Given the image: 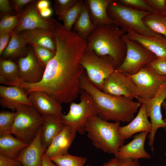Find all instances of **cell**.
<instances>
[{"label":"cell","instance_id":"40","mask_svg":"<svg viewBox=\"0 0 166 166\" xmlns=\"http://www.w3.org/2000/svg\"><path fill=\"white\" fill-rule=\"evenodd\" d=\"M35 2L33 0H13L11 1L12 7L16 12V14L20 15L21 14L20 10L25 6L32 3Z\"/></svg>","mask_w":166,"mask_h":166},{"label":"cell","instance_id":"19","mask_svg":"<svg viewBox=\"0 0 166 166\" xmlns=\"http://www.w3.org/2000/svg\"><path fill=\"white\" fill-rule=\"evenodd\" d=\"M42 126L33 140L24 148L16 159L23 166H42V156L46 149L41 140Z\"/></svg>","mask_w":166,"mask_h":166},{"label":"cell","instance_id":"2","mask_svg":"<svg viewBox=\"0 0 166 166\" xmlns=\"http://www.w3.org/2000/svg\"><path fill=\"white\" fill-rule=\"evenodd\" d=\"M80 85L81 89L93 97L97 116L105 121L130 122L141 106L133 99L110 95L98 89L89 81L85 72L81 77Z\"/></svg>","mask_w":166,"mask_h":166},{"label":"cell","instance_id":"50","mask_svg":"<svg viewBox=\"0 0 166 166\" xmlns=\"http://www.w3.org/2000/svg\"><path fill=\"white\" fill-rule=\"evenodd\" d=\"M164 128L166 130V127Z\"/></svg>","mask_w":166,"mask_h":166},{"label":"cell","instance_id":"12","mask_svg":"<svg viewBox=\"0 0 166 166\" xmlns=\"http://www.w3.org/2000/svg\"><path fill=\"white\" fill-rule=\"evenodd\" d=\"M101 90L110 95L132 99L140 96L136 85L128 75L116 69L105 79Z\"/></svg>","mask_w":166,"mask_h":166},{"label":"cell","instance_id":"26","mask_svg":"<svg viewBox=\"0 0 166 166\" xmlns=\"http://www.w3.org/2000/svg\"><path fill=\"white\" fill-rule=\"evenodd\" d=\"M28 43L21 33L13 31L9 43L2 55L3 58H19L25 56L28 51L26 48Z\"/></svg>","mask_w":166,"mask_h":166},{"label":"cell","instance_id":"10","mask_svg":"<svg viewBox=\"0 0 166 166\" xmlns=\"http://www.w3.org/2000/svg\"><path fill=\"white\" fill-rule=\"evenodd\" d=\"M166 98V83L162 85L152 98L146 99L138 97L136 99L141 104H144L147 116L150 118L152 128L148 137V145L152 152L154 151L153 143L155 134L157 130L166 127V122L162 118L161 111L162 104Z\"/></svg>","mask_w":166,"mask_h":166},{"label":"cell","instance_id":"28","mask_svg":"<svg viewBox=\"0 0 166 166\" xmlns=\"http://www.w3.org/2000/svg\"><path fill=\"white\" fill-rule=\"evenodd\" d=\"M21 82L17 64L9 59L1 58L0 83L10 86Z\"/></svg>","mask_w":166,"mask_h":166},{"label":"cell","instance_id":"31","mask_svg":"<svg viewBox=\"0 0 166 166\" xmlns=\"http://www.w3.org/2000/svg\"><path fill=\"white\" fill-rule=\"evenodd\" d=\"M49 158L58 166H84L87 160L85 157L72 155L69 153Z\"/></svg>","mask_w":166,"mask_h":166},{"label":"cell","instance_id":"4","mask_svg":"<svg viewBox=\"0 0 166 166\" xmlns=\"http://www.w3.org/2000/svg\"><path fill=\"white\" fill-rule=\"evenodd\" d=\"M120 126V122H109L95 115L88 118L85 130L95 148L115 156L124 141L119 133Z\"/></svg>","mask_w":166,"mask_h":166},{"label":"cell","instance_id":"1","mask_svg":"<svg viewBox=\"0 0 166 166\" xmlns=\"http://www.w3.org/2000/svg\"><path fill=\"white\" fill-rule=\"evenodd\" d=\"M55 35V54L46 66L41 81L34 84L21 82L16 85L22 88L28 94L32 91H42L61 104L68 103L80 94V79L85 72L80 61L87 43L73 30H66L58 22Z\"/></svg>","mask_w":166,"mask_h":166},{"label":"cell","instance_id":"14","mask_svg":"<svg viewBox=\"0 0 166 166\" xmlns=\"http://www.w3.org/2000/svg\"><path fill=\"white\" fill-rule=\"evenodd\" d=\"M17 64L21 82L34 84L42 79L45 69L39 62L32 49L28 50L25 56L18 58Z\"/></svg>","mask_w":166,"mask_h":166},{"label":"cell","instance_id":"11","mask_svg":"<svg viewBox=\"0 0 166 166\" xmlns=\"http://www.w3.org/2000/svg\"><path fill=\"white\" fill-rule=\"evenodd\" d=\"M127 74L136 85L140 94L139 97L144 99L153 97L166 83V76L157 74L148 65L135 74Z\"/></svg>","mask_w":166,"mask_h":166},{"label":"cell","instance_id":"44","mask_svg":"<svg viewBox=\"0 0 166 166\" xmlns=\"http://www.w3.org/2000/svg\"><path fill=\"white\" fill-rule=\"evenodd\" d=\"M50 2L48 0H40L36 3V6L39 11L49 8Z\"/></svg>","mask_w":166,"mask_h":166},{"label":"cell","instance_id":"51","mask_svg":"<svg viewBox=\"0 0 166 166\" xmlns=\"http://www.w3.org/2000/svg\"><path fill=\"white\" fill-rule=\"evenodd\" d=\"M89 166V165H86V166Z\"/></svg>","mask_w":166,"mask_h":166},{"label":"cell","instance_id":"27","mask_svg":"<svg viewBox=\"0 0 166 166\" xmlns=\"http://www.w3.org/2000/svg\"><path fill=\"white\" fill-rule=\"evenodd\" d=\"M96 27L90 18L88 5L85 0L81 13L73 26V30L80 38L86 40Z\"/></svg>","mask_w":166,"mask_h":166},{"label":"cell","instance_id":"22","mask_svg":"<svg viewBox=\"0 0 166 166\" xmlns=\"http://www.w3.org/2000/svg\"><path fill=\"white\" fill-rule=\"evenodd\" d=\"M20 33L28 43L47 48L55 53V30L39 28L25 30Z\"/></svg>","mask_w":166,"mask_h":166},{"label":"cell","instance_id":"49","mask_svg":"<svg viewBox=\"0 0 166 166\" xmlns=\"http://www.w3.org/2000/svg\"><path fill=\"white\" fill-rule=\"evenodd\" d=\"M164 120L166 122V118L164 119Z\"/></svg>","mask_w":166,"mask_h":166},{"label":"cell","instance_id":"29","mask_svg":"<svg viewBox=\"0 0 166 166\" xmlns=\"http://www.w3.org/2000/svg\"><path fill=\"white\" fill-rule=\"evenodd\" d=\"M143 21L151 31L166 38V13H151L144 17Z\"/></svg>","mask_w":166,"mask_h":166},{"label":"cell","instance_id":"7","mask_svg":"<svg viewBox=\"0 0 166 166\" xmlns=\"http://www.w3.org/2000/svg\"><path fill=\"white\" fill-rule=\"evenodd\" d=\"M91 83L101 90L105 79L116 69L114 59L108 55L99 56L86 49L80 61Z\"/></svg>","mask_w":166,"mask_h":166},{"label":"cell","instance_id":"13","mask_svg":"<svg viewBox=\"0 0 166 166\" xmlns=\"http://www.w3.org/2000/svg\"><path fill=\"white\" fill-rule=\"evenodd\" d=\"M57 22L53 18L42 17L36 3H33L21 13L18 24L13 31L20 33L23 30L39 28L55 30Z\"/></svg>","mask_w":166,"mask_h":166},{"label":"cell","instance_id":"18","mask_svg":"<svg viewBox=\"0 0 166 166\" xmlns=\"http://www.w3.org/2000/svg\"><path fill=\"white\" fill-rule=\"evenodd\" d=\"M33 106L42 115L61 116L63 114L60 103L45 93L34 91L28 93Z\"/></svg>","mask_w":166,"mask_h":166},{"label":"cell","instance_id":"6","mask_svg":"<svg viewBox=\"0 0 166 166\" xmlns=\"http://www.w3.org/2000/svg\"><path fill=\"white\" fill-rule=\"evenodd\" d=\"M42 122V116L34 106L18 105L11 133L30 144L41 128Z\"/></svg>","mask_w":166,"mask_h":166},{"label":"cell","instance_id":"16","mask_svg":"<svg viewBox=\"0 0 166 166\" xmlns=\"http://www.w3.org/2000/svg\"><path fill=\"white\" fill-rule=\"evenodd\" d=\"M149 133L147 132H142L135 135L132 141L120 148L115 156L119 159L138 160L141 158H150L151 156L145 151L144 147L145 141Z\"/></svg>","mask_w":166,"mask_h":166},{"label":"cell","instance_id":"47","mask_svg":"<svg viewBox=\"0 0 166 166\" xmlns=\"http://www.w3.org/2000/svg\"><path fill=\"white\" fill-rule=\"evenodd\" d=\"M41 16L44 18H50L52 14V10L50 7L39 11Z\"/></svg>","mask_w":166,"mask_h":166},{"label":"cell","instance_id":"34","mask_svg":"<svg viewBox=\"0 0 166 166\" xmlns=\"http://www.w3.org/2000/svg\"><path fill=\"white\" fill-rule=\"evenodd\" d=\"M20 15L7 14L2 17L0 22V34L12 32L17 26Z\"/></svg>","mask_w":166,"mask_h":166},{"label":"cell","instance_id":"24","mask_svg":"<svg viewBox=\"0 0 166 166\" xmlns=\"http://www.w3.org/2000/svg\"><path fill=\"white\" fill-rule=\"evenodd\" d=\"M113 0H86L89 15L97 27L113 24L107 14V9Z\"/></svg>","mask_w":166,"mask_h":166},{"label":"cell","instance_id":"9","mask_svg":"<svg viewBox=\"0 0 166 166\" xmlns=\"http://www.w3.org/2000/svg\"><path fill=\"white\" fill-rule=\"evenodd\" d=\"M121 37L126 44V52L122 63L116 69L118 71L134 74L156 58L154 54L138 42L128 39L125 34Z\"/></svg>","mask_w":166,"mask_h":166},{"label":"cell","instance_id":"5","mask_svg":"<svg viewBox=\"0 0 166 166\" xmlns=\"http://www.w3.org/2000/svg\"><path fill=\"white\" fill-rule=\"evenodd\" d=\"M107 12L113 24L126 33L132 31L144 35L162 36L153 32L145 25L143 19L150 12L132 9L114 0L109 6Z\"/></svg>","mask_w":166,"mask_h":166},{"label":"cell","instance_id":"39","mask_svg":"<svg viewBox=\"0 0 166 166\" xmlns=\"http://www.w3.org/2000/svg\"><path fill=\"white\" fill-rule=\"evenodd\" d=\"M12 6L8 0H0V12L2 17L7 14H12Z\"/></svg>","mask_w":166,"mask_h":166},{"label":"cell","instance_id":"43","mask_svg":"<svg viewBox=\"0 0 166 166\" xmlns=\"http://www.w3.org/2000/svg\"><path fill=\"white\" fill-rule=\"evenodd\" d=\"M119 166H141L138 160L130 159H119Z\"/></svg>","mask_w":166,"mask_h":166},{"label":"cell","instance_id":"33","mask_svg":"<svg viewBox=\"0 0 166 166\" xmlns=\"http://www.w3.org/2000/svg\"><path fill=\"white\" fill-rule=\"evenodd\" d=\"M15 112L2 111L0 112V135L11 133Z\"/></svg>","mask_w":166,"mask_h":166},{"label":"cell","instance_id":"37","mask_svg":"<svg viewBox=\"0 0 166 166\" xmlns=\"http://www.w3.org/2000/svg\"><path fill=\"white\" fill-rule=\"evenodd\" d=\"M147 65L157 74L166 76V59L156 58Z\"/></svg>","mask_w":166,"mask_h":166},{"label":"cell","instance_id":"45","mask_svg":"<svg viewBox=\"0 0 166 166\" xmlns=\"http://www.w3.org/2000/svg\"><path fill=\"white\" fill-rule=\"evenodd\" d=\"M42 166H58L51 160L45 154L42 156Z\"/></svg>","mask_w":166,"mask_h":166},{"label":"cell","instance_id":"52","mask_svg":"<svg viewBox=\"0 0 166 166\" xmlns=\"http://www.w3.org/2000/svg\"></svg>","mask_w":166,"mask_h":166},{"label":"cell","instance_id":"38","mask_svg":"<svg viewBox=\"0 0 166 166\" xmlns=\"http://www.w3.org/2000/svg\"><path fill=\"white\" fill-rule=\"evenodd\" d=\"M154 13L163 14L166 13V0H145Z\"/></svg>","mask_w":166,"mask_h":166},{"label":"cell","instance_id":"36","mask_svg":"<svg viewBox=\"0 0 166 166\" xmlns=\"http://www.w3.org/2000/svg\"><path fill=\"white\" fill-rule=\"evenodd\" d=\"M78 0H55L54 8L55 14L58 17L63 15L66 11L76 4Z\"/></svg>","mask_w":166,"mask_h":166},{"label":"cell","instance_id":"25","mask_svg":"<svg viewBox=\"0 0 166 166\" xmlns=\"http://www.w3.org/2000/svg\"><path fill=\"white\" fill-rule=\"evenodd\" d=\"M29 144L14 137L11 133L0 135V155L16 159Z\"/></svg>","mask_w":166,"mask_h":166},{"label":"cell","instance_id":"48","mask_svg":"<svg viewBox=\"0 0 166 166\" xmlns=\"http://www.w3.org/2000/svg\"><path fill=\"white\" fill-rule=\"evenodd\" d=\"M162 107L164 109L165 115L166 116V98L162 104Z\"/></svg>","mask_w":166,"mask_h":166},{"label":"cell","instance_id":"41","mask_svg":"<svg viewBox=\"0 0 166 166\" xmlns=\"http://www.w3.org/2000/svg\"><path fill=\"white\" fill-rule=\"evenodd\" d=\"M12 32L0 34V55H2L10 41Z\"/></svg>","mask_w":166,"mask_h":166},{"label":"cell","instance_id":"21","mask_svg":"<svg viewBox=\"0 0 166 166\" xmlns=\"http://www.w3.org/2000/svg\"><path fill=\"white\" fill-rule=\"evenodd\" d=\"M148 117L145 106L142 104L136 116L128 124L119 127L118 132L120 135L125 140L137 133L144 132L150 133L152 125Z\"/></svg>","mask_w":166,"mask_h":166},{"label":"cell","instance_id":"23","mask_svg":"<svg viewBox=\"0 0 166 166\" xmlns=\"http://www.w3.org/2000/svg\"><path fill=\"white\" fill-rule=\"evenodd\" d=\"M62 115H42L43 122L41 140L43 146L46 149L54 138L66 125L62 121Z\"/></svg>","mask_w":166,"mask_h":166},{"label":"cell","instance_id":"46","mask_svg":"<svg viewBox=\"0 0 166 166\" xmlns=\"http://www.w3.org/2000/svg\"><path fill=\"white\" fill-rule=\"evenodd\" d=\"M102 166H119V159L116 156L104 163Z\"/></svg>","mask_w":166,"mask_h":166},{"label":"cell","instance_id":"17","mask_svg":"<svg viewBox=\"0 0 166 166\" xmlns=\"http://www.w3.org/2000/svg\"><path fill=\"white\" fill-rule=\"evenodd\" d=\"M77 131L69 125H66L54 138L45 154L49 158L66 154L75 139Z\"/></svg>","mask_w":166,"mask_h":166},{"label":"cell","instance_id":"30","mask_svg":"<svg viewBox=\"0 0 166 166\" xmlns=\"http://www.w3.org/2000/svg\"><path fill=\"white\" fill-rule=\"evenodd\" d=\"M84 1L78 0V2L63 15L59 17L60 20L62 21L63 25L65 29L71 30L73 25L77 20L81 12Z\"/></svg>","mask_w":166,"mask_h":166},{"label":"cell","instance_id":"15","mask_svg":"<svg viewBox=\"0 0 166 166\" xmlns=\"http://www.w3.org/2000/svg\"><path fill=\"white\" fill-rule=\"evenodd\" d=\"M0 105L13 112L19 105H33L25 90L16 85L0 86Z\"/></svg>","mask_w":166,"mask_h":166},{"label":"cell","instance_id":"20","mask_svg":"<svg viewBox=\"0 0 166 166\" xmlns=\"http://www.w3.org/2000/svg\"><path fill=\"white\" fill-rule=\"evenodd\" d=\"M125 34L128 39L137 42L154 54L156 58L166 59V38L164 36L144 35L132 31Z\"/></svg>","mask_w":166,"mask_h":166},{"label":"cell","instance_id":"8","mask_svg":"<svg viewBox=\"0 0 166 166\" xmlns=\"http://www.w3.org/2000/svg\"><path fill=\"white\" fill-rule=\"evenodd\" d=\"M80 102H72L69 109L66 115H61L63 122L74 128L81 134L85 132V125L90 117L97 115L93 97L90 94L81 89Z\"/></svg>","mask_w":166,"mask_h":166},{"label":"cell","instance_id":"32","mask_svg":"<svg viewBox=\"0 0 166 166\" xmlns=\"http://www.w3.org/2000/svg\"><path fill=\"white\" fill-rule=\"evenodd\" d=\"M32 49L39 62L45 69L55 53L48 48L35 44L31 45Z\"/></svg>","mask_w":166,"mask_h":166},{"label":"cell","instance_id":"3","mask_svg":"<svg viewBox=\"0 0 166 166\" xmlns=\"http://www.w3.org/2000/svg\"><path fill=\"white\" fill-rule=\"evenodd\" d=\"M126 33L114 24L97 27L86 40V49L99 56H109L114 60L117 69L122 63L126 52V45L121 36Z\"/></svg>","mask_w":166,"mask_h":166},{"label":"cell","instance_id":"42","mask_svg":"<svg viewBox=\"0 0 166 166\" xmlns=\"http://www.w3.org/2000/svg\"><path fill=\"white\" fill-rule=\"evenodd\" d=\"M0 166H22L18 160L0 155Z\"/></svg>","mask_w":166,"mask_h":166},{"label":"cell","instance_id":"35","mask_svg":"<svg viewBox=\"0 0 166 166\" xmlns=\"http://www.w3.org/2000/svg\"><path fill=\"white\" fill-rule=\"evenodd\" d=\"M119 2L132 9L139 10L154 13L145 0H119Z\"/></svg>","mask_w":166,"mask_h":166}]
</instances>
